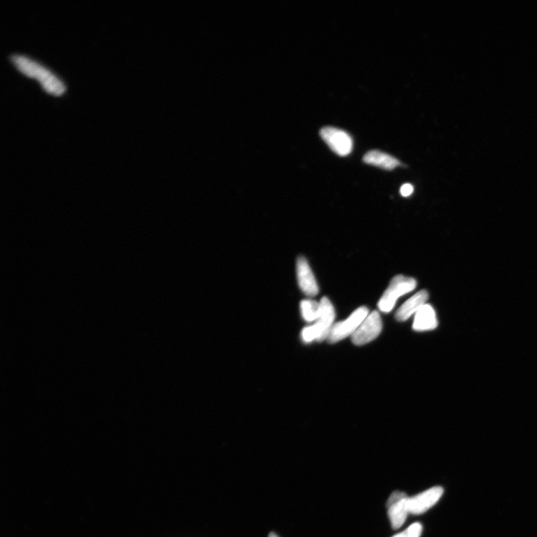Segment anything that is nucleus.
I'll return each instance as SVG.
<instances>
[{"instance_id": "3", "label": "nucleus", "mask_w": 537, "mask_h": 537, "mask_svg": "<svg viewBox=\"0 0 537 537\" xmlns=\"http://www.w3.org/2000/svg\"><path fill=\"white\" fill-rule=\"evenodd\" d=\"M417 281L410 277H406L403 275L395 277L389 283V287L385 290L378 306L381 311L384 313L391 312L397 300L415 290L417 288Z\"/></svg>"}, {"instance_id": "13", "label": "nucleus", "mask_w": 537, "mask_h": 537, "mask_svg": "<svg viewBox=\"0 0 537 537\" xmlns=\"http://www.w3.org/2000/svg\"><path fill=\"white\" fill-rule=\"evenodd\" d=\"M301 313L305 321H317L320 313V303L311 299L303 300L300 304Z\"/></svg>"}, {"instance_id": "8", "label": "nucleus", "mask_w": 537, "mask_h": 537, "mask_svg": "<svg viewBox=\"0 0 537 537\" xmlns=\"http://www.w3.org/2000/svg\"><path fill=\"white\" fill-rule=\"evenodd\" d=\"M443 494V488L435 487L413 497H409L407 501L409 513L419 515L426 513L437 503Z\"/></svg>"}, {"instance_id": "7", "label": "nucleus", "mask_w": 537, "mask_h": 537, "mask_svg": "<svg viewBox=\"0 0 537 537\" xmlns=\"http://www.w3.org/2000/svg\"><path fill=\"white\" fill-rule=\"evenodd\" d=\"M382 330V322L380 314L373 311L359 326L352 336V343L356 345H362L375 340Z\"/></svg>"}, {"instance_id": "9", "label": "nucleus", "mask_w": 537, "mask_h": 537, "mask_svg": "<svg viewBox=\"0 0 537 537\" xmlns=\"http://www.w3.org/2000/svg\"><path fill=\"white\" fill-rule=\"evenodd\" d=\"M297 275L299 286L306 296L313 297L319 293V286L309 265L304 257H300L297 263Z\"/></svg>"}, {"instance_id": "2", "label": "nucleus", "mask_w": 537, "mask_h": 537, "mask_svg": "<svg viewBox=\"0 0 537 537\" xmlns=\"http://www.w3.org/2000/svg\"><path fill=\"white\" fill-rule=\"evenodd\" d=\"M335 311L331 301L323 297L320 302V313L316 323L304 328L302 332V339L304 343L313 341L319 342L328 340L335 320Z\"/></svg>"}, {"instance_id": "15", "label": "nucleus", "mask_w": 537, "mask_h": 537, "mask_svg": "<svg viewBox=\"0 0 537 537\" xmlns=\"http://www.w3.org/2000/svg\"><path fill=\"white\" fill-rule=\"evenodd\" d=\"M400 193L404 197H408L414 193V186L410 184H405L400 189Z\"/></svg>"}, {"instance_id": "1", "label": "nucleus", "mask_w": 537, "mask_h": 537, "mask_svg": "<svg viewBox=\"0 0 537 537\" xmlns=\"http://www.w3.org/2000/svg\"><path fill=\"white\" fill-rule=\"evenodd\" d=\"M10 59L20 72L29 77L38 79L42 87L49 93L60 95L65 91L64 84L38 62L20 55H13Z\"/></svg>"}, {"instance_id": "14", "label": "nucleus", "mask_w": 537, "mask_h": 537, "mask_svg": "<svg viewBox=\"0 0 537 537\" xmlns=\"http://www.w3.org/2000/svg\"><path fill=\"white\" fill-rule=\"evenodd\" d=\"M423 532V526L420 523L416 522L410 525L404 531L399 533L392 537H420Z\"/></svg>"}, {"instance_id": "11", "label": "nucleus", "mask_w": 537, "mask_h": 537, "mask_svg": "<svg viewBox=\"0 0 537 537\" xmlns=\"http://www.w3.org/2000/svg\"><path fill=\"white\" fill-rule=\"evenodd\" d=\"M438 322L435 309L430 304H426L415 314L413 328L417 332L434 330Z\"/></svg>"}, {"instance_id": "5", "label": "nucleus", "mask_w": 537, "mask_h": 537, "mask_svg": "<svg viewBox=\"0 0 537 537\" xmlns=\"http://www.w3.org/2000/svg\"><path fill=\"white\" fill-rule=\"evenodd\" d=\"M320 135L336 154L346 156L352 153L353 141L351 136L345 131L329 126L321 130Z\"/></svg>"}, {"instance_id": "10", "label": "nucleus", "mask_w": 537, "mask_h": 537, "mask_svg": "<svg viewBox=\"0 0 537 537\" xmlns=\"http://www.w3.org/2000/svg\"><path fill=\"white\" fill-rule=\"evenodd\" d=\"M428 299V293L426 290L419 291L412 298L407 300L397 311L396 320L399 322L408 320L426 304Z\"/></svg>"}, {"instance_id": "4", "label": "nucleus", "mask_w": 537, "mask_h": 537, "mask_svg": "<svg viewBox=\"0 0 537 537\" xmlns=\"http://www.w3.org/2000/svg\"><path fill=\"white\" fill-rule=\"evenodd\" d=\"M368 314L370 313L367 308L361 307L355 310L345 320L334 324L327 340L329 343H336L348 338L349 336H352Z\"/></svg>"}, {"instance_id": "16", "label": "nucleus", "mask_w": 537, "mask_h": 537, "mask_svg": "<svg viewBox=\"0 0 537 537\" xmlns=\"http://www.w3.org/2000/svg\"><path fill=\"white\" fill-rule=\"evenodd\" d=\"M269 537H278V536L276 534L271 533L270 534Z\"/></svg>"}, {"instance_id": "6", "label": "nucleus", "mask_w": 537, "mask_h": 537, "mask_svg": "<svg viewBox=\"0 0 537 537\" xmlns=\"http://www.w3.org/2000/svg\"><path fill=\"white\" fill-rule=\"evenodd\" d=\"M407 494L401 491H395L387 500V508L388 517L392 528L395 530L402 527L409 514Z\"/></svg>"}, {"instance_id": "12", "label": "nucleus", "mask_w": 537, "mask_h": 537, "mask_svg": "<svg viewBox=\"0 0 537 537\" xmlns=\"http://www.w3.org/2000/svg\"><path fill=\"white\" fill-rule=\"evenodd\" d=\"M364 162L366 164L373 165L382 168L386 171H392L399 165H401L396 157L385 153L372 150L367 153L364 157Z\"/></svg>"}]
</instances>
